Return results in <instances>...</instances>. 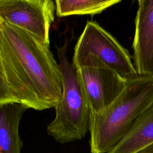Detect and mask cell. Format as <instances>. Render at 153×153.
I'll return each instance as SVG.
<instances>
[{
  "mask_svg": "<svg viewBox=\"0 0 153 153\" xmlns=\"http://www.w3.org/2000/svg\"><path fill=\"white\" fill-rule=\"evenodd\" d=\"M78 69L103 67L112 69L126 81L139 76L128 51L94 21H87L74 48L71 62Z\"/></svg>",
  "mask_w": 153,
  "mask_h": 153,
  "instance_id": "cell-4",
  "label": "cell"
},
{
  "mask_svg": "<svg viewBox=\"0 0 153 153\" xmlns=\"http://www.w3.org/2000/svg\"><path fill=\"white\" fill-rule=\"evenodd\" d=\"M121 0H56V14L59 17L73 15H95L120 2Z\"/></svg>",
  "mask_w": 153,
  "mask_h": 153,
  "instance_id": "cell-10",
  "label": "cell"
},
{
  "mask_svg": "<svg viewBox=\"0 0 153 153\" xmlns=\"http://www.w3.org/2000/svg\"><path fill=\"white\" fill-rule=\"evenodd\" d=\"M90 113H98L109 105L123 91L127 81L115 71L103 67L77 69Z\"/></svg>",
  "mask_w": 153,
  "mask_h": 153,
  "instance_id": "cell-6",
  "label": "cell"
},
{
  "mask_svg": "<svg viewBox=\"0 0 153 153\" xmlns=\"http://www.w3.org/2000/svg\"><path fill=\"white\" fill-rule=\"evenodd\" d=\"M139 153H153V143L146 146Z\"/></svg>",
  "mask_w": 153,
  "mask_h": 153,
  "instance_id": "cell-12",
  "label": "cell"
},
{
  "mask_svg": "<svg viewBox=\"0 0 153 153\" xmlns=\"http://www.w3.org/2000/svg\"><path fill=\"white\" fill-rule=\"evenodd\" d=\"M68 38L61 46H56L62 78V96L55 106L56 117L47 126L48 135L60 143L81 140L89 129L90 111L77 69L66 55Z\"/></svg>",
  "mask_w": 153,
  "mask_h": 153,
  "instance_id": "cell-3",
  "label": "cell"
},
{
  "mask_svg": "<svg viewBox=\"0 0 153 153\" xmlns=\"http://www.w3.org/2000/svg\"><path fill=\"white\" fill-rule=\"evenodd\" d=\"M153 143V103L134 121L129 130L108 153H139Z\"/></svg>",
  "mask_w": 153,
  "mask_h": 153,
  "instance_id": "cell-9",
  "label": "cell"
},
{
  "mask_svg": "<svg viewBox=\"0 0 153 153\" xmlns=\"http://www.w3.org/2000/svg\"><path fill=\"white\" fill-rule=\"evenodd\" d=\"M0 50L8 84L19 103L38 111L55 108L62 96V78L49 46L0 20Z\"/></svg>",
  "mask_w": 153,
  "mask_h": 153,
  "instance_id": "cell-1",
  "label": "cell"
},
{
  "mask_svg": "<svg viewBox=\"0 0 153 153\" xmlns=\"http://www.w3.org/2000/svg\"><path fill=\"white\" fill-rule=\"evenodd\" d=\"M55 11L51 0H0L1 20L30 33L48 46Z\"/></svg>",
  "mask_w": 153,
  "mask_h": 153,
  "instance_id": "cell-5",
  "label": "cell"
},
{
  "mask_svg": "<svg viewBox=\"0 0 153 153\" xmlns=\"http://www.w3.org/2000/svg\"><path fill=\"white\" fill-rule=\"evenodd\" d=\"M152 103V78L138 76L127 81L123 91L109 105L98 113H90L91 153L111 151Z\"/></svg>",
  "mask_w": 153,
  "mask_h": 153,
  "instance_id": "cell-2",
  "label": "cell"
},
{
  "mask_svg": "<svg viewBox=\"0 0 153 153\" xmlns=\"http://www.w3.org/2000/svg\"><path fill=\"white\" fill-rule=\"evenodd\" d=\"M27 109L19 103L0 106V153H20L23 143L19 125Z\"/></svg>",
  "mask_w": 153,
  "mask_h": 153,
  "instance_id": "cell-8",
  "label": "cell"
},
{
  "mask_svg": "<svg viewBox=\"0 0 153 153\" xmlns=\"http://www.w3.org/2000/svg\"><path fill=\"white\" fill-rule=\"evenodd\" d=\"M137 3L133 64L139 76L153 78V0H139Z\"/></svg>",
  "mask_w": 153,
  "mask_h": 153,
  "instance_id": "cell-7",
  "label": "cell"
},
{
  "mask_svg": "<svg viewBox=\"0 0 153 153\" xmlns=\"http://www.w3.org/2000/svg\"><path fill=\"white\" fill-rule=\"evenodd\" d=\"M10 103H19V102L8 84L0 50V106Z\"/></svg>",
  "mask_w": 153,
  "mask_h": 153,
  "instance_id": "cell-11",
  "label": "cell"
}]
</instances>
